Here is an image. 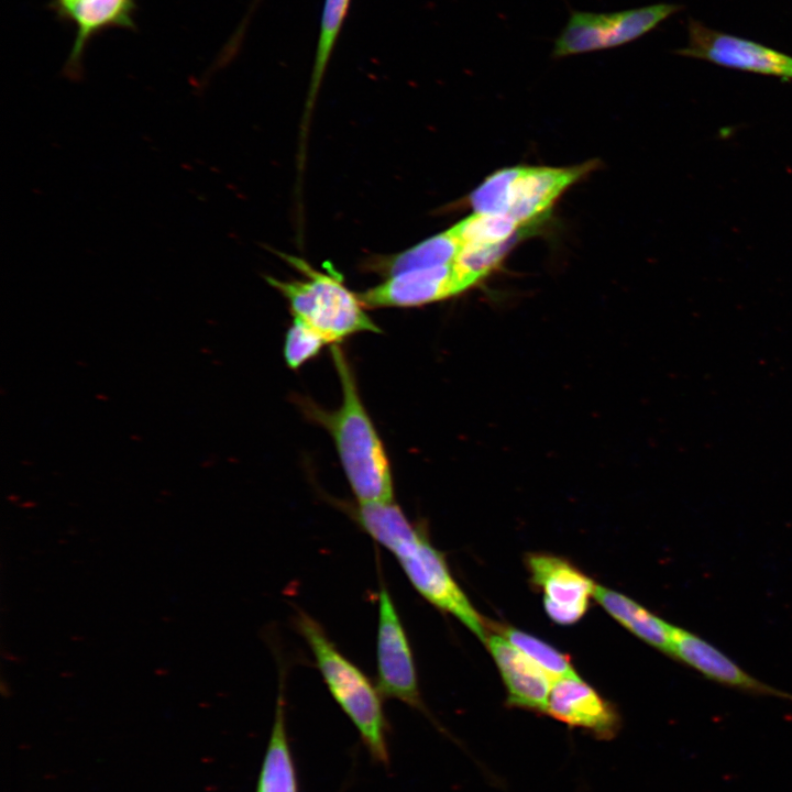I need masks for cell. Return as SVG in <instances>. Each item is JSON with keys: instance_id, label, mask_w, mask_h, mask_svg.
Segmentation results:
<instances>
[{"instance_id": "cell-1", "label": "cell", "mask_w": 792, "mask_h": 792, "mask_svg": "<svg viewBox=\"0 0 792 792\" xmlns=\"http://www.w3.org/2000/svg\"><path fill=\"white\" fill-rule=\"evenodd\" d=\"M354 517L370 537L393 553L411 585L426 601L458 618L486 644L488 635L483 618L421 526L414 525L394 502L359 504Z\"/></svg>"}, {"instance_id": "cell-2", "label": "cell", "mask_w": 792, "mask_h": 792, "mask_svg": "<svg viewBox=\"0 0 792 792\" xmlns=\"http://www.w3.org/2000/svg\"><path fill=\"white\" fill-rule=\"evenodd\" d=\"M331 354L341 383L342 403L334 411L314 404L308 414L331 435L359 504L394 502L392 472L383 443L361 400L351 366L338 345Z\"/></svg>"}, {"instance_id": "cell-3", "label": "cell", "mask_w": 792, "mask_h": 792, "mask_svg": "<svg viewBox=\"0 0 792 792\" xmlns=\"http://www.w3.org/2000/svg\"><path fill=\"white\" fill-rule=\"evenodd\" d=\"M295 625L309 646L329 692L353 723L371 757L383 766L388 765V724L377 688L337 649L316 619L299 610Z\"/></svg>"}, {"instance_id": "cell-4", "label": "cell", "mask_w": 792, "mask_h": 792, "mask_svg": "<svg viewBox=\"0 0 792 792\" xmlns=\"http://www.w3.org/2000/svg\"><path fill=\"white\" fill-rule=\"evenodd\" d=\"M287 261L304 274L305 279L267 277V282L288 300L294 319L316 330L328 343H337L358 332H380L360 298L344 286L341 276L316 271L294 256H287Z\"/></svg>"}, {"instance_id": "cell-5", "label": "cell", "mask_w": 792, "mask_h": 792, "mask_svg": "<svg viewBox=\"0 0 792 792\" xmlns=\"http://www.w3.org/2000/svg\"><path fill=\"white\" fill-rule=\"evenodd\" d=\"M681 9L675 3H656L612 13L573 10L554 41L551 56L562 58L628 44Z\"/></svg>"}, {"instance_id": "cell-6", "label": "cell", "mask_w": 792, "mask_h": 792, "mask_svg": "<svg viewBox=\"0 0 792 792\" xmlns=\"http://www.w3.org/2000/svg\"><path fill=\"white\" fill-rule=\"evenodd\" d=\"M675 53L727 68L792 80V56L693 19L688 24L686 46Z\"/></svg>"}, {"instance_id": "cell-7", "label": "cell", "mask_w": 792, "mask_h": 792, "mask_svg": "<svg viewBox=\"0 0 792 792\" xmlns=\"http://www.w3.org/2000/svg\"><path fill=\"white\" fill-rule=\"evenodd\" d=\"M376 654L380 693L426 713L411 648L391 594L385 587H382L378 594Z\"/></svg>"}, {"instance_id": "cell-8", "label": "cell", "mask_w": 792, "mask_h": 792, "mask_svg": "<svg viewBox=\"0 0 792 792\" xmlns=\"http://www.w3.org/2000/svg\"><path fill=\"white\" fill-rule=\"evenodd\" d=\"M592 168L591 163L573 167H507L505 216L521 229L543 219L558 197Z\"/></svg>"}, {"instance_id": "cell-9", "label": "cell", "mask_w": 792, "mask_h": 792, "mask_svg": "<svg viewBox=\"0 0 792 792\" xmlns=\"http://www.w3.org/2000/svg\"><path fill=\"white\" fill-rule=\"evenodd\" d=\"M527 563L532 582L543 592L548 616L560 625L578 622L587 610L596 584L562 558L534 553Z\"/></svg>"}, {"instance_id": "cell-10", "label": "cell", "mask_w": 792, "mask_h": 792, "mask_svg": "<svg viewBox=\"0 0 792 792\" xmlns=\"http://www.w3.org/2000/svg\"><path fill=\"white\" fill-rule=\"evenodd\" d=\"M465 290L454 267L450 265L409 270L389 275L382 284L362 293L363 306L416 307L438 301Z\"/></svg>"}, {"instance_id": "cell-11", "label": "cell", "mask_w": 792, "mask_h": 792, "mask_svg": "<svg viewBox=\"0 0 792 792\" xmlns=\"http://www.w3.org/2000/svg\"><path fill=\"white\" fill-rule=\"evenodd\" d=\"M546 713L569 726L590 730L598 739L614 738L620 724L615 707L579 676L553 681Z\"/></svg>"}, {"instance_id": "cell-12", "label": "cell", "mask_w": 792, "mask_h": 792, "mask_svg": "<svg viewBox=\"0 0 792 792\" xmlns=\"http://www.w3.org/2000/svg\"><path fill=\"white\" fill-rule=\"evenodd\" d=\"M135 0H76L65 22L75 26V38L62 74L72 81L84 77V55L89 43L110 29L136 30Z\"/></svg>"}, {"instance_id": "cell-13", "label": "cell", "mask_w": 792, "mask_h": 792, "mask_svg": "<svg viewBox=\"0 0 792 792\" xmlns=\"http://www.w3.org/2000/svg\"><path fill=\"white\" fill-rule=\"evenodd\" d=\"M670 654L707 679L724 685L792 701L791 693L759 681L700 636L675 626L672 631Z\"/></svg>"}, {"instance_id": "cell-14", "label": "cell", "mask_w": 792, "mask_h": 792, "mask_svg": "<svg viewBox=\"0 0 792 792\" xmlns=\"http://www.w3.org/2000/svg\"><path fill=\"white\" fill-rule=\"evenodd\" d=\"M486 645L507 689V703L546 713L553 680L505 637L490 635Z\"/></svg>"}, {"instance_id": "cell-15", "label": "cell", "mask_w": 792, "mask_h": 792, "mask_svg": "<svg viewBox=\"0 0 792 792\" xmlns=\"http://www.w3.org/2000/svg\"><path fill=\"white\" fill-rule=\"evenodd\" d=\"M255 792H299L297 771L287 736L283 693L278 694L274 723Z\"/></svg>"}, {"instance_id": "cell-16", "label": "cell", "mask_w": 792, "mask_h": 792, "mask_svg": "<svg viewBox=\"0 0 792 792\" xmlns=\"http://www.w3.org/2000/svg\"><path fill=\"white\" fill-rule=\"evenodd\" d=\"M594 598L617 622L652 647L670 654L674 626L651 614L629 597L595 585Z\"/></svg>"}, {"instance_id": "cell-17", "label": "cell", "mask_w": 792, "mask_h": 792, "mask_svg": "<svg viewBox=\"0 0 792 792\" xmlns=\"http://www.w3.org/2000/svg\"><path fill=\"white\" fill-rule=\"evenodd\" d=\"M461 249L462 242L452 227L395 256L389 263V274L453 264Z\"/></svg>"}, {"instance_id": "cell-18", "label": "cell", "mask_w": 792, "mask_h": 792, "mask_svg": "<svg viewBox=\"0 0 792 792\" xmlns=\"http://www.w3.org/2000/svg\"><path fill=\"white\" fill-rule=\"evenodd\" d=\"M453 227L462 243L485 245L513 243L521 229L507 216L476 212Z\"/></svg>"}, {"instance_id": "cell-19", "label": "cell", "mask_w": 792, "mask_h": 792, "mask_svg": "<svg viewBox=\"0 0 792 792\" xmlns=\"http://www.w3.org/2000/svg\"><path fill=\"white\" fill-rule=\"evenodd\" d=\"M509 642L520 649L554 681L560 678H578L570 659L542 640L513 627H499Z\"/></svg>"}, {"instance_id": "cell-20", "label": "cell", "mask_w": 792, "mask_h": 792, "mask_svg": "<svg viewBox=\"0 0 792 792\" xmlns=\"http://www.w3.org/2000/svg\"><path fill=\"white\" fill-rule=\"evenodd\" d=\"M350 0H326L321 16L320 33L312 69L309 98L318 90L328 59L340 32Z\"/></svg>"}, {"instance_id": "cell-21", "label": "cell", "mask_w": 792, "mask_h": 792, "mask_svg": "<svg viewBox=\"0 0 792 792\" xmlns=\"http://www.w3.org/2000/svg\"><path fill=\"white\" fill-rule=\"evenodd\" d=\"M328 343L326 339L309 326L294 319L285 338L284 356L292 370H296L319 353Z\"/></svg>"}, {"instance_id": "cell-22", "label": "cell", "mask_w": 792, "mask_h": 792, "mask_svg": "<svg viewBox=\"0 0 792 792\" xmlns=\"http://www.w3.org/2000/svg\"><path fill=\"white\" fill-rule=\"evenodd\" d=\"M75 1L76 0H48L47 8L54 12L59 21L65 22L68 11Z\"/></svg>"}]
</instances>
